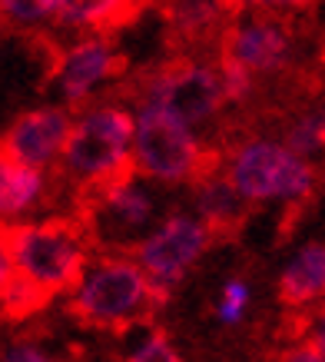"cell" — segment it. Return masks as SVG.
Returning a JSON list of instances; mask_svg holds the SVG:
<instances>
[{"instance_id":"1","label":"cell","mask_w":325,"mask_h":362,"mask_svg":"<svg viewBox=\"0 0 325 362\" xmlns=\"http://www.w3.org/2000/svg\"><path fill=\"white\" fill-rule=\"evenodd\" d=\"M17 259V279L4 296L0 316L20 322L54 303L60 293L80 289L90 273L87 226L76 216H54L47 223H4Z\"/></svg>"},{"instance_id":"2","label":"cell","mask_w":325,"mask_h":362,"mask_svg":"<svg viewBox=\"0 0 325 362\" xmlns=\"http://www.w3.org/2000/svg\"><path fill=\"white\" fill-rule=\"evenodd\" d=\"M166 299L170 289L153 283L136 263L107 256L90 266L83 286L66 303V313L90 329L126 332L133 326L153 322Z\"/></svg>"},{"instance_id":"3","label":"cell","mask_w":325,"mask_h":362,"mask_svg":"<svg viewBox=\"0 0 325 362\" xmlns=\"http://www.w3.org/2000/svg\"><path fill=\"white\" fill-rule=\"evenodd\" d=\"M117 97L140 103V110L166 113L183 127L209 120L213 113L223 110V103H229L219 70L196 64L193 57H173L166 64L153 66L136 83L119 90Z\"/></svg>"},{"instance_id":"4","label":"cell","mask_w":325,"mask_h":362,"mask_svg":"<svg viewBox=\"0 0 325 362\" xmlns=\"http://www.w3.org/2000/svg\"><path fill=\"white\" fill-rule=\"evenodd\" d=\"M136 173L160 183H206L219 173L223 153L216 146H203L189 127L160 110H140L136 117V143H133Z\"/></svg>"},{"instance_id":"5","label":"cell","mask_w":325,"mask_h":362,"mask_svg":"<svg viewBox=\"0 0 325 362\" xmlns=\"http://www.w3.org/2000/svg\"><path fill=\"white\" fill-rule=\"evenodd\" d=\"M133 143L136 123L130 113L119 107H93L76 120L70 133V143L60 156V176L73 183V189L100 180L133 153Z\"/></svg>"},{"instance_id":"6","label":"cell","mask_w":325,"mask_h":362,"mask_svg":"<svg viewBox=\"0 0 325 362\" xmlns=\"http://www.w3.org/2000/svg\"><path fill=\"white\" fill-rule=\"evenodd\" d=\"M226 176L249 203H262L272 197L299 203V199H309L315 187L312 163H305L285 146L269 140H249L246 146L232 150Z\"/></svg>"},{"instance_id":"7","label":"cell","mask_w":325,"mask_h":362,"mask_svg":"<svg viewBox=\"0 0 325 362\" xmlns=\"http://www.w3.org/2000/svg\"><path fill=\"white\" fill-rule=\"evenodd\" d=\"M206 246H209L206 226L199 220H193V216L176 213L153 236L140 240L133 256H136V266L150 276L153 283L170 289V286H176L193 269V263L206 252Z\"/></svg>"},{"instance_id":"8","label":"cell","mask_w":325,"mask_h":362,"mask_svg":"<svg viewBox=\"0 0 325 362\" xmlns=\"http://www.w3.org/2000/svg\"><path fill=\"white\" fill-rule=\"evenodd\" d=\"M219 54L232 57L249 74H269L282 66L289 54V23L269 11H252L249 21L242 23V13H239V21L229 27L219 44Z\"/></svg>"},{"instance_id":"9","label":"cell","mask_w":325,"mask_h":362,"mask_svg":"<svg viewBox=\"0 0 325 362\" xmlns=\"http://www.w3.org/2000/svg\"><path fill=\"white\" fill-rule=\"evenodd\" d=\"M73 127L76 123L70 120V110H60V107H54V110H30L20 113L0 140L7 143V150L23 166H33V170L44 173V166H50L54 160L64 156Z\"/></svg>"},{"instance_id":"10","label":"cell","mask_w":325,"mask_h":362,"mask_svg":"<svg viewBox=\"0 0 325 362\" xmlns=\"http://www.w3.org/2000/svg\"><path fill=\"white\" fill-rule=\"evenodd\" d=\"M119 74H126V57L117 54L107 40L93 37V40H83L73 50H66L57 83L64 90V97L70 100V107H80L87 100V93L93 90V83L113 80Z\"/></svg>"},{"instance_id":"11","label":"cell","mask_w":325,"mask_h":362,"mask_svg":"<svg viewBox=\"0 0 325 362\" xmlns=\"http://www.w3.org/2000/svg\"><path fill=\"white\" fill-rule=\"evenodd\" d=\"M196 203H199V213H203V226H206L209 240H219V243H229L236 240L249 213L256 203L242 197L232 183H229L226 173H216L209 176L206 183L196 187Z\"/></svg>"},{"instance_id":"12","label":"cell","mask_w":325,"mask_h":362,"mask_svg":"<svg viewBox=\"0 0 325 362\" xmlns=\"http://www.w3.org/2000/svg\"><path fill=\"white\" fill-rule=\"evenodd\" d=\"M276 296L285 309H302L325 299V243H309L299 250V256L282 269Z\"/></svg>"},{"instance_id":"13","label":"cell","mask_w":325,"mask_h":362,"mask_svg":"<svg viewBox=\"0 0 325 362\" xmlns=\"http://www.w3.org/2000/svg\"><path fill=\"white\" fill-rule=\"evenodd\" d=\"M44 197V173L23 166L0 140V220H13Z\"/></svg>"},{"instance_id":"14","label":"cell","mask_w":325,"mask_h":362,"mask_svg":"<svg viewBox=\"0 0 325 362\" xmlns=\"http://www.w3.org/2000/svg\"><path fill=\"white\" fill-rule=\"evenodd\" d=\"M130 362H183L179 356H176V349L170 346V339L162 336L160 329H153L146 339H143V346L130 356Z\"/></svg>"},{"instance_id":"15","label":"cell","mask_w":325,"mask_h":362,"mask_svg":"<svg viewBox=\"0 0 325 362\" xmlns=\"http://www.w3.org/2000/svg\"><path fill=\"white\" fill-rule=\"evenodd\" d=\"M246 299H249V289H246L242 279L226 283V289H223V306H219V319H223V322H236V319L242 316V309H246Z\"/></svg>"},{"instance_id":"16","label":"cell","mask_w":325,"mask_h":362,"mask_svg":"<svg viewBox=\"0 0 325 362\" xmlns=\"http://www.w3.org/2000/svg\"><path fill=\"white\" fill-rule=\"evenodd\" d=\"M13 279H17V259H13L11 240H7V226L0 223V306H4V296L11 293Z\"/></svg>"},{"instance_id":"17","label":"cell","mask_w":325,"mask_h":362,"mask_svg":"<svg viewBox=\"0 0 325 362\" xmlns=\"http://www.w3.org/2000/svg\"><path fill=\"white\" fill-rule=\"evenodd\" d=\"M279 362H325V352H322V346L309 336V339H299L295 346H289V349L279 356Z\"/></svg>"},{"instance_id":"18","label":"cell","mask_w":325,"mask_h":362,"mask_svg":"<svg viewBox=\"0 0 325 362\" xmlns=\"http://www.w3.org/2000/svg\"><path fill=\"white\" fill-rule=\"evenodd\" d=\"M0 362H57L44 349H37L30 342H13L7 349H0Z\"/></svg>"},{"instance_id":"19","label":"cell","mask_w":325,"mask_h":362,"mask_svg":"<svg viewBox=\"0 0 325 362\" xmlns=\"http://www.w3.org/2000/svg\"><path fill=\"white\" fill-rule=\"evenodd\" d=\"M312 326H315V332H312V339L322 346V352H325V309L319 313V316L312 319Z\"/></svg>"}]
</instances>
